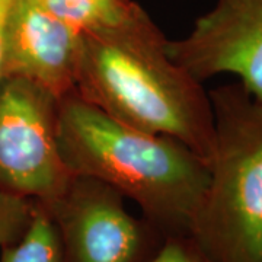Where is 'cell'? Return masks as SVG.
Segmentation results:
<instances>
[{
  "instance_id": "1",
  "label": "cell",
  "mask_w": 262,
  "mask_h": 262,
  "mask_svg": "<svg viewBox=\"0 0 262 262\" xmlns=\"http://www.w3.org/2000/svg\"><path fill=\"white\" fill-rule=\"evenodd\" d=\"M57 143L72 175L111 185L170 236H189L206 194L208 162L181 141L114 120L75 91L58 101Z\"/></svg>"
},
{
  "instance_id": "2",
  "label": "cell",
  "mask_w": 262,
  "mask_h": 262,
  "mask_svg": "<svg viewBox=\"0 0 262 262\" xmlns=\"http://www.w3.org/2000/svg\"><path fill=\"white\" fill-rule=\"evenodd\" d=\"M153 20L83 35L75 92L114 120L181 141L208 162L214 114L203 82L177 64Z\"/></svg>"
},
{
  "instance_id": "3",
  "label": "cell",
  "mask_w": 262,
  "mask_h": 262,
  "mask_svg": "<svg viewBox=\"0 0 262 262\" xmlns=\"http://www.w3.org/2000/svg\"><path fill=\"white\" fill-rule=\"evenodd\" d=\"M208 95L214 147L189 237L210 262H262V102L239 82Z\"/></svg>"
},
{
  "instance_id": "4",
  "label": "cell",
  "mask_w": 262,
  "mask_h": 262,
  "mask_svg": "<svg viewBox=\"0 0 262 262\" xmlns=\"http://www.w3.org/2000/svg\"><path fill=\"white\" fill-rule=\"evenodd\" d=\"M66 262H149L168 239L146 219H136L124 195L99 179L72 175L47 203Z\"/></svg>"
},
{
  "instance_id": "5",
  "label": "cell",
  "mask_w": 262,
  "mask_h": 262,
  "mask_svg": "<svg viewBox=\"0 0 262 262\" xmlns=\"http://www.w3.org/2000/svg\"><path fill=\"white\" fill-rule=\"evenodd\" d=\"M58 99L19 76L0 79V188L47 203L72 173L57 143Z\"/></svg>"
},
{
  "instance_id": "6",
  "label": "cell",
  "mask_w": 262,
  "mask_h": 262,
  "mask_svg": "<svg viewBox=\"0 0 262 262\" xmlns=\"http://www.w3.org/2000/svg\"><path fill=\"white\" fill-rule=\"evenodd\" d=\"M169 57L196 80L237 76L262 102V0H217L187 37L168 39Z\"/></svg>"
},
{
  "instance_id": "7",
  "label": "cell",
  "mask_w": 262,
  "mask_h": 262,
  "mask_svg": "<svg viewBox=\"0 0 262 262\" xmlns=\"http://www.w3.org/2000/svg\"><path fill=\"white\" fill-rule=\"evenodd\" d=\"M83 35L51 16L32 0H16L12 10L3 76H19L56 99L76 88Z\"/></svg>"
},
{
  "instance_id": "8",
  "label": "cell",
  "mask_w": 262,
  "mask_h": 262,
  "mask_svg": "<svg viewBox=\"0 0 262 262\" xmlns=\"http://www.w3.org/2000/svg\"><path fill=\"white\" fill-rule=\"evenodd\" d=\"M82 35L134 28L151 20L134 0H32Z\"/></svg>"
},
{
  "instance_id": "9",
  "label": "cell",
  "mask_w": 262,
  "mask_h": 262,
  "mask_svg": "<svg viewBox=\"0 0 262 262\" xmlns=\"http://www.w3.org/2000/svg\"><path fill=\"white\" fill-rule=\"evenodd\" d=\"M0 262H66L58 232L42 204L37 201L27 232L2 249Z\"/></svg>"
},
{
  "instance_id": "10",
  "label": "cell",
  "mask_w": 262,
  "mask_h": 262,
  "mask_svg": "<svg viewBox=\"0 0 262 262\" xmlns=\"http://www.w3.org/2000/svg\"><path fill=\"white\" fill-rule=\"evenodd\" d=\"M37 201L0 188V249L18 242L27 232Z\"/></svg>"
},
{
  "instance_id": "11",
  "label": "cell",
  "mask_w": 262,
  "mask_h": 262,
  "mask_svg": "<svg viewBox=\"0 0 262 262\" xmlns=\"http://www.w3.org/2000/svg\"><path fill=\"white\" fill-rule=\"evenodd\" d=\"M149 262H210L189 236H170Z\"/></svg>"
},
{
  "instance_id": "12",
  "label": "cell",
  "mask_w": 262,
  "mask_h": 262,
  "mask_svg": "<svg viewBox=\"0 0 262 262\" xmlns=\"http://www.w3.org/2000/svg\"><path fill=\"white\" fill-rule=\"evenodd\" d=\"M16 0H0V79L3 77L5 67V48H6V37L9 28L12 10Z\"/></svg>"
}]
</instances>
